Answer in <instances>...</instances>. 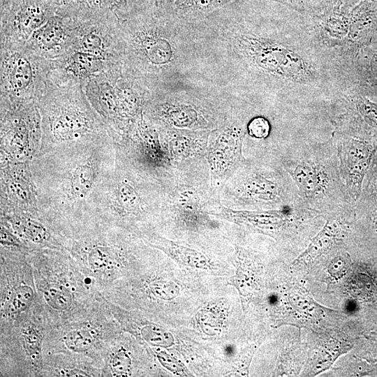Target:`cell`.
<instances>
[{
	"label": "cell",
	"instance_id": "cell-1",
	"mask_svg": "<svg viewBox=\"0 0 377 377\" xmlns=\"http://www.w3.org/2000/svg\"><path fill=\"white\" fill-rule=\"evenodd\" d=\"M196 29L204 76L251 104L292 95L329 105L345 89L341 63L313 17L288 6L266 20L209 17Z\"/></svg>",
	"mask_w": 377,
	"mask_h": 377
},
{
	"label": "cell",
	"instance_id": "cell-2",
	"mask_svg": "<svg viewBox=\"0 0 377 377\" xmlns=\"http://www.w3.org/2000/svg\"><path fill=\"white\" fill-rule=\"evenodd\" d=\"M119 26L124 73L149 89L203 76L202 57L195 25L179 15L114 13Z\"/></svg>",
	"mask_w": 377,
	"mask_h": 377
},
{
	"label": "cell",
	"instance_id": "cell-3",
	"mask_svg": "<svg viewBox=\"0 0 377 377\" xmlns=\"http://www.w3.org/2000/svg\"><path fill=\"white\" fill-rule=\"evenodd\" d=\"M238 101L200 76L151 90L144 114L158 129L212 131L226 123Z\"/></svg>",
	"mask_w": 377,
	"mask_h": 377
},
{
	"label": "cell",
	"instance_id": "cell-4",
	"mask_svg": "<svg viewBox=\"0 0 377 377\" xmlns=\"http://www.w3.org/2000/svg\"><path fill=\"white\" fill-rule=\"evenodd\" d=\"M279 159L296 186L302 208L327 218L355 205L341 179L332 138L293 145Z\"/></svg>",
	"mask_w": 377,
	"mask_h": 377
},
{
	"label": "cell",
	"instance_id": "cell-5",
	"mask_svg": "<svg viewBox=\"0 0 377 377\" xmlns=\"http://www.w3.org/2000/svg\"><path fill=\"white\" fill-rule=\"evenodd\" d=\"M228 181L225 196L242 209L302 208L296 186L279 159L267 164L246 161Z\"/></svg>",
	"mask_w": 377,
	"mask_h": 377
},
{
	"label": "cell",
	"instance_id": "cell-6",
	"mask_svg": "<svg viewBox=\"0 0 377 377\" xmlns=\"http://www.w3.org/2000/svg\"><path fill=\"white\" fill-rule=\"evenodd\" d=\"M1 105H19L40 101L50 88V60L26 43L0 40Z\"/></svg>",
	"mask_w": 377,
	"mask_h": 377
},
{
	"label": "cell",
	"instance_id": "cell-7",
	"mask_svg": "<svg viewBox=\"0 0 377 377\" xmlns=\"http://www.w3.org/2000/svg\"><path fill=\"white\" fill-rule=\"evenodd\" d=\"M251 106L239 101L226 123L211 132L205 158L212 183L228 180L246 161L242 147Z\"/></svg>",
	"mask_w": 377,
	"mask_h": 377
},
{
	"label": "cell",
	"instance_id": "cell-8",
	"mask_svg": "<svg viewBox=\"0 0 377 377\" xmlns=\"http://www.w3.org/2000/svg\"><path fill=\"white\" fill-rule=\"evenodd\" d=\"M71 18L73 51L92 54L111 64L122 65L119 21L114 13L100 9L82 17Z\"/></svg>",
	"mask_w": 377,
	"mask_h": 377
},
{
	"label": "cell",
	"instance_id": "cell-9",
	"mask_svg": "<svg viewBox=\"0 0 377 377\" xmlns=\"http://www.w3.org/2000/svg\"><path fill=\"white\" fill-rule=\"evenodd\" d=\"M0 40L26 43L56 14L46 0H1Z\"/></svg>",
	"mask_w": 377,
	"mask_h": 377
},
{
	"label": "cell",
	"instance_id": "cell-10",
	"mask_svg": "<svg viewBox=\"0 0 377 377\" xmlns=\"http://www.w3.org/2000/svg\"><path fill=\"white\" fill-rule=\"evenodd\" d=\"M341 179L353 202L360 198L377 145L363 138L334 132Z\"/></svg>",
	"mask_w": 377,
	"mask_h": 377
},
{
	"label": "cell",
	"instance_id": "cell-11",
	"mask_svg": "<svg viewBox=\"0 0 377 377\" xmlns=\"http://www.w3.org/2000/svg\"><path fill=\"white\" fill-rule=\"evenodd\" d=\"M167 207L175 221L186 229L199 230L212 224L207 195L199 184L179 180L170 191Z\"/></svg>",
	"mask_w": 377,
	"mask_h": 377
},
{
	"label": "cell",
	"instance_id": "cell-12",
	"mask_svg": "<svg viewBox=\"0 0 377 377\" xmlns=\"http://www.w3.org/2000/svg\"><path fill=\"white\" fill-rule=\"evenodd\" d=\"M313 214L318 213L303 208L249 210L226 207L221 203L219 204L217 212L210 213L215 218L233 222L272 237L293 223Z\"/></svg>",
	"mask_w": 377,
	"mask_h": 377
},
{
	"label": "cell",
	"instance_id": "cell-13",
	"mask_svg": "<svg viewBox=\"0 0 377 377\" xmlns=\"http://www.w3.org/2000/svg\"><path fill=\"white\" fill-rule=\"evenodd\" d=\"M119 65L121 64H111L92 54L73 51L50 60L48 80L51 87L82 86L89 78Z\"/></svg>",
	"mask_w": 377,
	"mask_h": 377
},
{
	"label": "cell",
	"instance_id": "cell-14",
	"mask_svg": "<svg viewBox=\"0 0 377 377\" xmlns=\"http://www.w3.org/2000/svg\"><path fill=\"white\" fill-rule=\"evenodd\" d=\"M26 45L39 56L57 59L73 51V21L55 14L37 29Z\"/></svg>",
	"mask_w": 377,
	"mask_h": 377
},
{
	"label": "cell",
	"instance_id": "cell-15",
	"mask_svg": "<svg viewBox=\"0 0 377 377\" xmlns=\"http://www.w3.org/2000/svg\"><path fill=\"white\" fill-rule=\"evenodd\" d=\"M158 130L172 165L205 155L212 132L158 128Z\"/></svg>",
	"mask_w": 377,
	"mask_h": 377
},
{
	"label": "cell",
	"instance_id": "cell-16",
	"mask_svg": "<svg viewBox=\"0 0 377 377\" xmlns=\"http://www.w3.org/2000/svg\"><path fill=\"white\" fill-rule=\"evenodd\" d=\"M355 212L369 216L377 224V147L365 176L361 195L355 204Z\"/></svg>",
	"mask_w": 377,
	"mask_h": 377
},
{
	"label": "cell",
	"instance_id": "cell-17",
	"mask_svg": "<svg viewBox=\"0 0 377 377\" xmlns=\"http://www.w3.org/2000/svg\"><path fill=\"white\" fill-rule=\"evenodd\" d=\"M372 43L368 45V47L364 48L360 53V64L358 73L361 84L370 86L371 89L377 91V40L374 39Z\"/></svg>",
	"mask_w": 377,
	"mask_h": 377
},
{
	"label": "cell",
	"instance_id": "cell-18",
	"mask_svg": "<svg viewBox=\"0 0 377 377\" xmlns=\"http://www.w3.org/2000/svg\"><path fill=\"white\" fill-rule=\"evenodd\" d=\"M117 199L123 211L137 214L142 210V202L136 189L126 182H121L117 188Z\"/></svg>",
	"mask_w": 377,
	"mask_h": 377
},
{
	"label": "cell",
	"instance_id": "cell-19",
	"mask_svg": "<svg viewBox=\"0 0 377 377\" xmlns=\"http://www.w3.org/2000/svg\"><path fill=\"white\" fill-rule=\"evenodd\" d=\"M95 341V334L89 329H75L68 332L64 338L66 346L74 352L89 350Z\"/></svg>",
	"mask_w": 377,
	"mask_h": 377
},
{
	"label": "cell",
	"instance_id": "cell-20",
	"mask_svg": "<svg viewBox=\"0 0 377 377\" xmlns=\"http://www.w3.org/2000/svg\"><path fill=\"white\" fill-rule=\"evenodd\" d=\"M94 179V171L91 165L85 164L77 167L72 179V190L74 195L78 198L84 196L91 188Z\"/></svg>",
	"mask_w": 377,
	"mask_h": 377
},
{
	"label": "cell",
	"instance_id": "cell-21",
	"mask_svg": "<svg viewBox=\"0 0 377 377\" xmlns=\"http://www.w3.org/2000/svg\"><path fill=\"white\" fill-rule=\"evenodd\" d=\"M22 339L25 351L33 363L38 364L41 358L42 335L39 330L31 325L23 330Z\"/></svg>",
	"mask_w": 377,
	"mask_h": 377
},
{
	"label": "cell",
	"instance_id": "cell-22",
	"mask_svg": "<svg viewBox=\"0 0 377 377\" xmlns=\"http://www.w3.org/2000/svg\"><path fill=\"white\" fill-rule=\"evenodd\" d=\"M43 295L47 303L57 310L68 309L72 302L70 292L66 288L59 285H53L47 288Z\"/></svg>",
	"mask_w": 377,
	"mask_h": 377
},
{
	"label": "cell",
	"instance_id": "cell-23",
	"mask_svg": "<svg viewBox=\"0 0 377 377\" xmlns=\"http://www.w3.org/2000/svg\"><path fill=\"white\" fill-rule=\"evenodd\" d=\"M33 298L34 291L30 286L22 285L16 287L10 298V312L17 313L25 311L31 304Z\"/></svg>",
	"mask_w": 377,
	"mask_h": 377
},
{
	"label": "cell",
	"instance_id": "cell-24",
	"mask_svg": "<svg viewBox=\"0 0 377 377\" xmlns=\"http://www.w3.org/2000/svg\"><path fill=\"white\" fill-rule=\"evenodd\" d=\"M271 130L270 121L263 115L253 116L246 123V133L254 139L267 138L269 135Z\"/></svg>",
	"mask_w": 377,
	"mask_h": 377
},
{
	"label": "cell",
	"instance_id": "cell-25",
	"mask_svg": "<svg viewBox=\"0 0 377 377\" xmlns=\"http://www.w3.org/2000/svg\"><path fill=\"white\" fill-rule=\"evenodd\" d=\"M113 253L108 248L98 246L88 255V264L94 270H103L113 261Z\"/></svg>",
	"mask_w": 377,
	"mask_h": 377
},
{
	"label": "cell",
	"instance_id": "cell-26",
	"mask_svg": "<svg viewBox=\"0 0 377 377\" xmlns=\"http://www.w3.org/2000/svg\"><path fill=\"white\" fill-rule=\"evenodd\" d=\"M307 15L318 13L325 9L324 0H272Z\"/></svg>",
	"mask_w": 377,
	"mask_h": 377
},
{
	"label": "cell",
	"instance_id": "cell-27",
	"mask_svg": "<svg viewBox=\"0 0 377 377\" xmlns=\"http://www.w3.org/2000/svg\"><path fill=\"white\" fill-rule=\"evenodd\" d=\"M110 367L114 376H126L131 369V360L126 353L118 351L110 360Z\"/></svg>",
	"mask_w": 377,
	"mask_h": 377
},
{
	"label": "cell",
	"instance_id": "cell-28",
	"mask_svg": "<svg viewBox=\"0 0 377 377\" xmlns=\"http://www.w3.org/2000/svg\"><path fill=\"white\" fill-rule=\"evenodd\" d=\"M350 259L349 256L346 253H339L331 261L329 265V271L333 276H341L347 270L349 267Z\"/></svg>",
	"mask_w": 377,
	"mask_h": 377
},
{
	"label": "cell",
	"instance_id": "cell-29",
	"mask_svg": "<svg viewBox=\"0 0 377 377\" xmlns=\"http://www.w3.org/2000/svg\"><path fill=\"white\" fill-rule=\"evenodd\" d=\"M24 229L26 234L36 242L43 241L46 237L44 228L36 223L29 222Z\"/></svg>",
	"mask_w": 377,
	"mask_h": 377
},
{
	"label": "cell",
	"instance_id": "cell-30",
	"mask_svg": "<svg viewBox=\"0 0 377 377\" xmlns=\"http://www.w3.org/2000/svg\"><path fill=\"white\" fill-rule=\"evenodd\" d=\"M325 2H327L329 3H331L332 5H334V3L339 2L340 0H324Z\"/></svg>",
	"mask_w": 377,
	"mask_h": 377
}]
</instances>
